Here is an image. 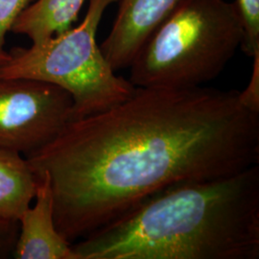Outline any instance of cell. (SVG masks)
Listing matches in <instances>:
<instances>
[{"label": "cell", "instance_id": "6da1fadb", "mask_svg": "<svg viewBox=\"0 0 259 259\" xmlns=\"http://www.w3.org/2000/svg\"><path fill=\"white\" fill-rule=\"evenodd\" d=\"M26 158L49 177L56 228L73 244L172 185L258 164L259 112L237 91L136 88Z\"/></svg>", "mask_w": 259, "mask_h": 259}, {"label": "cell", "instance_id": "7a4b0ae2", "mask_svg": "<svg viewBox=\"0 0 259 259\" xmlns=\"http://www.w3.org/2000/svg\"><path fill=\"white\" fill-rule=\"evenodd\" d=\"M71 247L77 259H257L259 164L172 185Z\"/></svg>", "mask_w": 259, "mask_h": 259}, {"label": "cell", "instance_id": "3957f363", "mask_svg": "<svg viewBox=\"0 0 259 259\" xmlns=\"http://www.w3.org/2000/svg\"><path fill=\"white\" fill-rule=\"evenodd\" d=\"M242 40L235 1L184 0L141 47L129 81L136 88L202 87L221 74Z\"/></svg>", "mask_w": 259, "mask_h": 259}, {"label": "cell", "instance_id": "277c9868", "mask_svg": "<svg viewBox=\"0 0 259 259\" xmlns=\"http://www.w3.org/2000/svg\"><path fill=\"white\" fill-rule=\"evenodd\" d=\"M117 0H90L76 27L29 48H14L0 67V77L25 78L52 83L73 100L71 121L107 111L130 98L136 87L116 75L97 44L104 13Z\"/></svg>", "mask_w": 259, "mask_h": 259}, {"label": "cell", "instance_id": "5b68a950", "mask_svg": "<svg viewBox=\"0 0 259 259\" xmlns=\"http://www.w3.org/2000/svg\"><path fill=\"white\" fill-rule=\"evenodd\" d=\"M72 107L55 84L0 77V149L27 157L44 148L71 121Z\"/></svg>", "mask_w": 259, "mask_h": 259}, {"label": "cell", "instance_id": "8992f818", "mask_svg": "<svg viewBox=\"0 0 259 259\" xmlns=\"http://www.w3.org/2000/svg\"><path fill=\"white\" fill-rule=\"evenodd\" d=\"M184 0H117L112 27L100 46L114 71L129 68L134 59L158 25Z\"/></svg>", "mask_w": 259, "mask_h": 259}, {"label": "cell", "instance_id": "52a82bcc", "mask_svg": "<svg viewBox=\"0 0 259 259\" xmlns=\"http://www.w3.org/2000/svg\"><path fill=\"white\" fill-rule=\"evenodd\" d=\"M35 204L19 218V232L13 252L16 259H77L71 244L58 232L53 194L47 173L37 176Z\"/></svg>", "mask_w": 259, "mask_h": 259}, {"label": "cell", "instance_id": "ba28073f", "mask_svg": "<svg viewBox=\"0 0 259 259\" xmlns=\"http://www.w3.org/2000/svg\"><path fill=\"white\" fill-rule=\"evenodd\" d=\"M37 186L27 158L0 149V219L19 221L34 201Z\"/></svg>", "mask_w": 259, "mask_h": 259}, {"label": "cell", "instance_id": "9c48e42d", "mask_svg": "<svg viewBox=\"0 0 259 259\" xmlns=\"http://www.w3.org/2000/svg\"><path fill=\"white\" fill-rule=\"evenodd\" d=\"M84 0H37L16 19L12 31L38 44L72 27Z\"/></svg>", "mask_w": 259, "mask_h": 259}, {"label": "cell", "instance_id": "30bf717a", "mask_svg": "<svg viewBox=\"0 0 259 259\" xmlns=\"http://www.w3.org/2000/svg\"><path fill=\"white\" fill-rule=\"evenodd\" d=\"M242 26L241 48L250 58L259 55V0H236Z\"/></svg>", "mask_w": 259, "mask_h": 259}, {"label": "cell", "instance_id": "8fae6325", "mask_svg": "<svg viewBox=\"0 0 259 259\" xmlns=\"http://www.w3.org/2000/svg\"><path fill=\"white\" fill-rule=\"evenodd\" d=\"M32 0H0V67L10 60V52L5 50L6 35L21 12Z\"/></svg>", "mask_w": 259, "mask_h": 259}, {"label": "cell", "instance_id": "7c38bea8", "mask_svg": "<svg viewBox=\"0 0 259 259\" xmlns=\"http://www.w3.org/2000/svg\"><path fill=\"white\" fill-rule=\"evenodd\" d=\"M19 232V221L0 219V259L13 257Z\"/></svg>", "mask_w": 259, "mask_h": 259}, {"label": "cell", "instance_id": "4fadbf2b", "mask_svg": "<svg viewBox=\"0 0 259 259\" xmlns=\"http://www.w3.org/2000/svg\"><path fill=\"white\" fill-rule=\"evenodd\" d=\"M253 70L246 90L240 92L242 103L251 111L259 112V55L253 57Z\"/></svg>", "mask_w": 259, "mask_h": 259}]
</instances>
